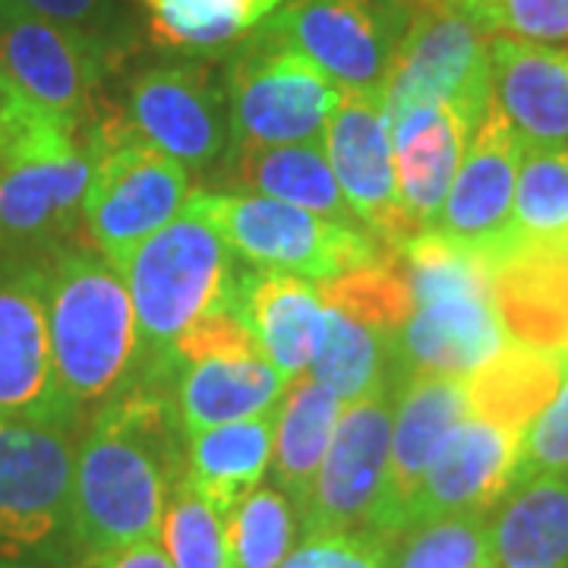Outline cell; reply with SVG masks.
Wrapping results in <instances>:
<instances>
[{"label":"cell","instance_id":"f546056e","mask_svg":"<svg viewBox=\"0 0 568 568\" xmlns=\"http://www.w3.org/2000/svg\"><path fill=\"white\" fill-rule=\"evenodd\" d=\"M310 376L345 405L379 388H395L392 335L357 313L325 304V338L310 364Z\"/></svg>","mask_w":568,"mask_h":568},{"label":"cell","instance_id":"8992f818","mask_svg":"<svg viewBox=\"0 0 568 568\" xmlns=\"http://www.w3.org/2000/svg\"><path fill=\"white\" fill-rule=\"evenodd\" d=\"M186 209L212 224L234 256L263 272L332 282L386 256L383 244L361 224L332 222L268 196L196 190Z\"/></svg>","mask_w":568,"mask_h":568},{"label":"cell","instance_id":"3957f363","mask_svg":"<svg viewBox=\"0 0 568 568\" xmlns=\"http://www.w3.org/2000/svg\"><path fill=\"white\" fill-rule=\"evenodd\" d=\"M41 265L54 369L82 414L145 376L136 310L118 265L95 246L67 244Z\"/></svg>","mask_w":568,"mask_h":568},{"label":"cell","instance_id":"ba28073f","mask_svg":"<svg viewBox=\"0 0 568 568\" xmlns=\"http://www.w3.org/2000/svg\"><path fill=\"white\" fill-rule=\"evenodd\" d=\"M231 145L323 142L345 89L272 32H253L224 67Z\"/></svg>","mask_w":568,"mask_h":568},{"label":"cell","instance_id":"9a60e30c","mask_svg":"<svg viewBox=\"0 0 568 568\" xmlns=\"http://www.w3.org/2000/svg\"><path fill=\"white\" fill-rule=\"evenodd\" d=\"M395 388L351 402L338 417L320 474L301 508V534H338L369 525L386 484Z\"/></svg>","mask_w":568,"mask_h":568},{"label":"cell","instance_id":"74e56055","mask_svg":"<svg viewBox=\"0 0 568 568\" xmlns=\"http://www.w3.org/2000/svg\"><path fill=\"white\" fill-rule=\"evenodd\" d=\"M537 477H568V369L549 405L530 420L518 446L511 487Z\"/></svg>","mask_w":568,"mask_h":568},{"label":"cell","instance_id":"ffe728a7","mask_svg":"<svg viewBox=\"0 0 568 568\" xmlns=\"http://www.w3.org/2000/svg\"><path fill=\"white\" fill-rule=\"evenodd\" d=\"M493 95L525 149H568V48L489 41Z\"/></svg>","mask_w":568,"mask_h":568},{"label":"cell","instance_id":"f1b7e54d","mask_svg":"<svg viewBox=\"0 0 568 568\" xmlns=\"http://www.w3.org/2000/svg\"><path fill=\"white\" fill-rule=\"evenodd\" d=\"M342 410L345 402L320 386L310 373L291 379L275 407V448L268 470L275 477V487L294 503L297 515L320 474Z\"/></svg>","mask_w":568,"mask_h":568},{"label":"cell","instance_id":"e575fe53","mask_svg":"<svg viewBox=\"0 0 568 568\" xmlns=\"http://www.w3.org/2000/svg\"><path fill=\"white\" fill-rule=\"evenodd\" d=\"M159 540L174 568H237L227 540V518L205 503L186 477L171 493Z\"/></svg>","mask_w":568,"mask_h":568},{"label":"cell","instance_id":"277c9868","mask_svg":"<svg viewBox=\"0 0 568 568\" xmlns=\"http://www.w3.org/2000/svg\"><path fill=\"white\" fill-rule=\"evenodd\" d=\"M224 237L196 212H183L114 260L136 310L145 351L142 379L174 376L181 335L219 306H234L237 268Z\"/></svg>","mask_w":568,"mask_h":568},{"label":"cell","instance_id":"5bb4252c","mask_svg":"<svg viewBox=\"0 0 568 568\" xmlns=\"http://www.w3.org/2000/svg\"><path fill=\"white\" fill-rule=\"evenodd\" d=\"M323 149L354 219L379 244L402 250L420 234L402 200L383 92H345L325 123Z\"/></svg>","mask_w":568,"mask_h":568},{"label":"cell","instance_id":"d590c367","mask_svg":"<svg viewBox=\"0 0 568 568\" xmlns=\"http://www.w3.org/2000/svg\"><path fill=\"white\" fill-rule=\"evenodd\" d=\"M493 39L568 44V0H455Z\"/></svg>","mask_w":568,"mask_h":568},{"label":"cell","instance_id":"603a6c76","mask_svg":"<svg viewBox=\"0 0 568 568\" xmlns=\"http://www.w3.org/2000/svg\"><path fill=\"white\" fill-rule=\"evenodd\" d=\"M508 342L568 354V244H518L493 263Z\"/></svg>","mask_w":568,"mask_h":568},{"label":"cell","instance_id":"ac0fdd59","mask_svg":"<svg viewBox=\"0 0 568 568\" xmlns=\"http://www.w3.org/2000/svg\"><path fill=\"white\" fill-rule=\"evenodd\" d=\"M521 155V140L489 104L487 118L467 142L436 231L496 263L511 246V209Z\"/></svg>","mask_w":568,"mask_h":568},{"label":"cell","instance_id":"44dd1931","mask_svg":"<svg viewBox=\"0 0 568 568\" xmlns=\"http://www.w3.org/2000/svg\"><path fill=\"white\" fill-rule=\"evenodd\" d=\"M388 126L402 200L417 227L429 231L439 222L467 142L480 121L458 104H420L392 118Z\"/></svg>","mask_w":568,"mask_h":568},{"label":"cell","instance_id":"2e32d148","mask_svg":"<svg viewBox=\"0 0 568 568\" xmlns=\"http://www.w3.org/2000/svg\"><path fill=\"white\" fill-rule=\"evenodd\" d=\"M0 417L48 426L82 420L54 369L41 265L0 268Z\"/></svg>","mask_w":568,"mask_h":568},{"label":"cell","instance_id":"8d00e7d4","mask_svg":"<svg viewBox=\"0 0 568 568\" xmlns=\"http://www.w3.org/2000/svg\"><path fill=\"white\" fill-rule=\"evenodd\" d=\"M82 133L80 126L48 114L0 70V164L54 149Z\"/></svg>","mask_w":568,"mask_h":568},{"label":"cell","instance_id":"60d3db41","mask_svg":"<svg viewBox=\"0 0 568 568\" xmlns=\"http://www.w3.org/2000/svg\"><path fill=\"white\" fill-rule=\"evenodd\" d=\"M73 568H174L162 540H142L130 547L102 549V552H82Z\"/></svg>","mask_w":568,"mask_h":568},{"label":"cell","instance_id":"7402d4cb","mask_svg":"<svg viewBox=\"0 0 568 568\" xmlns=\"http://www.w3.org/2000/svg\"><path fill=\"white\" fill-rule=\"evenodd\" d=\"M234 306L284 379L310 373L325 338V297L320 284L287 272L250 268L237 275Z\"/></svg>","mask_w":568,"mask_h":568},{"label":"cell","instance_id":"52a82bcc","mask_svg":"<svg viewBox=\"0 0 568 568\" xmlns=\"http://www.w3.org/2000/svg\"><path fill=\"white\" fill-rule=\"evenodd\" d=\"M85 140L92 149V178L82 203V231L114 263L183 215L196 190L183 164L142 142L123 118L89 126Z\"/></svg>","mask_w":568,"mask_h":568},{"label":"cell","instance_id":"836d02e7","mask_svg":"<svg viewBox=\"0 0 568 568\" xmlns=\"http://www.w3.org/2000/svg\"><path fill=\"white\" fill-rule=\"evenodd\" d=\"M301 515L278 487H260L227 511V540L237 568H282Z\"/></svg>","mask_w":568,"mask_h":568},{"label":"cell","instance_id":"b9f144b4","mask_svg":"<svg viewBox=\"0 0 568 568\" xmlns=\"http://www.w3.org/2000/svg\"><path fill=\"white\" fill-rule=\"evenodd\" d=\"M7 265H13V263L7 260V250H3V244H0V268H7Z\"/></svg>","mask_w":568,"mask_h":568},{"label":"cell","instance_id":"4dcf8cb0","mask_svg":"<svg viewBox=\"0 0 568 568\" xmlns=\"http://www.w3.org/2000/svg\"><path fill=\"white\" fill-rule=\"evenodd\" d=\"M284 0H142L152 36L186 54L237 48L282 10Z\"/></svg>","mask_w":568,"mask_h":568},{"label":"cell","instance_id":"e0dca14e","mask_svg":"<svg viewBox=\"0 0 568 568\" xmlns=\"http://www.w3.org/2000/svg\"><path fill=\"white\" fill-rule=\"evenodd\" d=\"M470 414L465 376L417 373L395 386V414H392V446H388L386 484L379 506L366 530L386 537L388 544L405 530L410 499L452 436V429Z\"/></svg>","mask_w":568,"mask_h":568},{"label":"cell","instance_id":"4316f807","mask_svg":"<svg viewBox=\"0 0 568 568\" xmlns=\"http://www.w3.org/2000/svg\"><path fill=\"white\" fill-rule=\"evenodd\" d=\"M493 568H568V477L511 487L489 511Z\"/></svg>","mask_w":568,"mask_h":568},{"label":"cell","instance_id":"d4e9b609","mask_svg":"<svg viewBox=\"0 0 568 568\" xmlns=\"http://www.w3.org/2000/svg\"><path fill=\"white\" fill-rule=\"evenodd\" d=\"M222 181L237 193L268 196L332 222L357 224L332 174L323 142L297 145H227Z\"/></svg>","mask_w":568,"mask_h":568},{"label":"cell","instance_id":"ab89813d","mask_svg":"<svg viewBox=\"0 0 568 568\" xmlns=\"http://www.w3.org/2000/svg\"><path fill=\"white\" fill-rule=\"evenodd\" d=\"M10 3H17L36 17H44V20L80 29L85 36L104 41L118 51V41H121L118 0H10Z\"/></svg>","mask_w":568,"mask_h":568},{"label":"cell","instance_id":"cb8c5ba5","mask_svg":"<svg viewBox=\"0 0 568 568\" xmlns=\"http://www.w3.org/2000/svg\"><path fill=\"white\" fill-rule=\"evenodd\" d=\"M287 383L263 351L196 357L174 366V407L183 433H196L275 410Z\"/></svg>","mask_w":568,"mask_h":568},{"label":"cell","instance_id":"d6986e66","mask_svg":"<svg viewBox=\"0 0 568 568\" xmlns=\"http://www.w3.org/2000/svg\"><path fill=\"white\" fill-rule=\"evenodd\" d=\"M521 436L506 426L467 414L452 429L439 455L420 480V487L407 508L405 530L446 515L465 511H493L503 503L518 465ZM402 530V534H405Z\"/></svg>","mask_w":568,"mask_h":568},{"label":"cell","instance_id":"83f0119b","mask_svg":"<svg viewBox=\"0 0 568 568\" xmlns=\"http://www.w3.org/2000/svg\"><path fill=\"white\" fill-rule=\"evenodd\" d=\"M568 354L508 342L493 361L465 376L470 414L525 436L530 420L562 386Z\"/></svg>","mask_w":568,"mask_h":568},{"label":"cell","instance_id":"6da1fadb","mask_svg":"<svg viewBox=\"0 0 568 568\" xmlns=\"http://www.w3.org/2000/svg\"><path fill=\"white\" fill-rule=\"evenodd\" d=\"M168 379H140L95 407L73 465V528L82 552L162 537L183 480L186 436Z\"/></svg>","mask_w":568,"mask_h":568},{"label":"cell","instance_id":"7c38bea8","mask_svg":"<svg viewBox=\"0 0 568 568\" xmlns=\"http://www.w3.org/2000/svg\"><path fill=\"white\" fill-rule=\"evenodd\" d=\"M123 123L186 171H209L231 145L224 77L205 63H152L126 85Z\"/></svg>","mask_w":568,"mask_h":568},{"label":"cell","instance_id":"5b68a950","mask_svg":"<svg viewBox=\"0 0 568 568\" xmlns=\"http://www.w3.org/2000/svg\"><path fill=\"white\" fill-rule=\"evenodd\" d=\"M77 426L0 417V568H67L73 528Z\"/></svg>","mask_w":568,"mask_h":568},{"label":"cell","instance_id":"7bdbcfd3","mask_svg":"<svg viewBox=\"0 0 568 568\" xmlns=\"http://www.w3.org/2000/svg\"><path fill=\"white\" fill-rule=\"evenodd\" d=\"M566 244H568V237H566Z\"/></svg>","mask_w":568,"mask_h":568},{"label":"cell","instance_id":"7a4b0ae2","mask_svg":"<svg viewBox=\"0 0 568 568\" xmlns=\"http://www.w3.org/2000/svg\"><path fill=\"white\" fill-rule=\"evenodd\" d=\"M402 260L414 306L392 338L395 386L417 373L470 376L508 345L487 256L429 227Z\"/></svg>","mask_w":568,"mask_h":568},{"label":"cell","instance_id":"f35d334b","mask_svg":"<svg viewBox=\"0 0 568 568\" xmlns=\"http://www.w3.org/2000/svg\"><path fill=\"white\" fill-rule=\"evenodd\" d=\"M392 544L373 530L313 534L287 552L282 568H388Z\"/></svg>","mask_w":568,"mask_h":568},{"label":"cell","instance_id":"30bf717a","mask_svg":"<svg viewBox=\"0 0 568 568\" xmlns=\"http://www.w3.org/2000/svg\"><path fill=\"white\" fill-rule=\"evenodd\" d=\"M407 10L388 0H284L265 32L345 92H383Z\"/></svg>","mask_w":568,"mask_h":568},{"label":"cell","instance_id":"d6a6232c","mask_svg":"<svg viewBox=\"0 0 568 568\" xmlns=\"http://www.w3.org/2000/svg\"><path fill=\"white\" fill-rule=\"evenodd\" d=\"M388 568H493L489 511L429 518L392 540Z\"/></svg>","mask_w":568,"mask_h":568},{"label":"cell","instance_id":"8fae6325","mask_svg":"<svg viewBox=\"0 0 568 568\" xmlns=\"http://www.w3.org/2000/svg\"><path fill=\"white\" fill-rule=\"evenodd\" d=\"M114 58L111 44L0 0V70L48 114L89 130Z\"/></svg>","mask_w":568,"mask_h":568},{"label":"cell","instance_id":"4fadbf2b","mask_svg":"<svg viewBox=\"0 0 568 568\" xmlns=\"http://www.w3.org/2000/svg\"><path fill=\"white\" fill-rule=\"evenodd\" d=\"M92 178L85 133L0 164V244L13 265H39L73 244Z\"/></svg>","mask_w":568,"mask_h":568},{"label":"cell","instance_id":"484cf974","mask_svg":"<svg viewBox=\"0 0 568 568\" xmlns=\"http://www.w3.org/2000/svg\"><path fill=\"white\" fill-rule=\"evenodd\" d=\"M183 436H186V446H183L186 448V467H183L186 484L227 518V511L260 487L272 467L275 410L196 429V433H183Z\"/></svg>","mask_w":568,"mask_h":568},{"label":"cell","instance_id":"1f68e13d","mask_svg":"<svg viewBox=\"0 0 568 568\" xmlns=\"http://www.w3.org/2000/svg\"><path fill=\"white\" fill-rule=\"evenodd\" d=\"M566 237L568 149H525L515 183L511 246L559 244Z\"/></svg>","mask_w":568,"mask_h":568},{"label":"cell","instance_id":"9c48e42d","mask_svg":"<svg viewBox=\"0 0 568 568\" xmlns=\"http://www.w3.org/2000/svg\"><path fill=\"white\" fill-rule=\"evenodd\" d=\"M489 41L455 0H414L383 82L388 121L420 104H458L484 121L493 95Z\"/></svg>","mask_w":568,"mask_h":568}]
</instances>
